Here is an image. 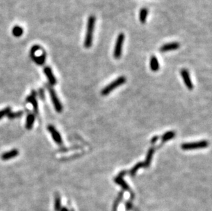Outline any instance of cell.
Returning a JSON list of instances; mask_svg holds the SVG:
<instances>
[{
    "label": "cell",
    "instance_id": "cell-1",
    "mask_svg": "<svg viewBox=\"0 0 212 211\" xmlns=\"http://www.w3.org/2000/svg\"><path fill=\"white\" fill-rule=\"evenodd\" d=\"M95 17L91 15L89 17L87 25V32L85 35L84 46L85 48H90L93 44V32H94Z\"/></svg>",
    "mask_w": 212,
    "mask_h": 211
},
{
    "label": "cell",
    "instance_id": "cell-2",
    "mask_svg": "<svg viewBox=\"0 0 212 211\" xmlns=\"http://www.w3.org/2000/svg\"><path fill=\"white\" fill-rule=\"evenodd\" d=\"M126 81V77L124 76H120L119 78H117L116 80L113 81L111 83H110L109 85H107L106 87H104L102 91H101V95L106 96L111 93V91H113L115 89H116L117 87H119L122 84H123L124 83H125Z\"/></svg>",
    "mask_w": 212,
    "mask_h": 211
},
{
    "label": "cell",
    "instance_id": "cell-3",
    "mask_svg": "<svg viewBox=\"0 0 212 211\" xmlns=\"http://www.w3.org/2000/svg\"><path fill=\"white\" fill-rule=\"evenodd\" d=\"M125 40V35L123 33H120L118 34L115 42L114 52H113V56L115 59H119L122 56V46Z\"/></svg>",
    "mask_w": 212,
    "mask_h": 211
},
{
    "label": "cell",
    "instance_id": "cell-4",
    "mask_svg": "<svg viewBox=\"0 0 212 211\" xmlns=\"http://www.w3.org/2000/svg\"><path fill=\"white\" fill-rule=\"evenodd\" d=\"M209 143L207 140H200L197 142L187 143L181 145V149L183 150H192L195 149H201L205 148L208 147Z\"/></svg>",
    "mask_w": 212,
    "mask_h": 211
},
{
    "label": "cell",
    "instance_id": "cell-5",
    "mask_svg": "<svg viewBox=\"0 0 212 211\" xmlns=\"http://www.w3.org/2000/svg\"><path fill=\"white\" fill-rule=\"evenodd\" d=\"M48 89H49L50 97H51V100L54 104V108H55L57 113H61L63 111V106L61 103L60 102V101H59V99L58 98L56 92L54 91V90L51 87H48Z\"/></svg>",
    "mask_w": 212,
    "mask_h": 211
},
{
    "label": "cell",
    "instance_id": "cell-6",
    "mask_svg": "<svg viewBox=\"0 0 212 211\" xmlns=\"http://www.w3.org/2000/svg\"><path fill=\"white\" fill-rule=\"evenodd\" d=\"M181 75L182 76L183 82H184L187 89L189 90H192V89H193V84H192L191 78H190L189 71L187 69H183L181 71Z\"/></svg>",
    "mask_w": 212,
    "mask_h": 211
},
{
    "label": "cell",
    "instance_id": "cell-7",
    "mask_svg": "<svg viewBox=\"0 0 212 211\" xmlns=\"http://www.w3.org/2000/svg\"><path fill=\"white\" fill-rule=\"evenodd\" d=\"M48 130L51 134L52 137L53 138V140L58 145H61L63 143L62 138H61V136L60 135V133L56 130V129L52 126H48Z\"/></svg>",
    "mask_w": 212,
    "mask_h": 211
},
{
    "label": "cell",
    "instance_id": "cell-8",
    "mask_svg": "<svg viewBox=\"0 0 212 211\" xmlns=\"http://www.w3.org/2000/svg\"><path fill=\"white\" fill-rule=\"evenodd\" d=\"M180 47V43L178 42H172L166 43L160 47L161 52H166L172 50H176Z\"/></svg>",
    "mask_w": 212,
    "mask_h": 211
},
{
    "label": "cell",
    "instance_id": "cell-9",
    "mask_svg": "<svg viewBox=\"0 0 212 211\" xmlns=\"http://www.w3.org/2000/svg\"><path fill=\"white\" fill-rule=\"evenodd\" d=\"M43 71L46 76L48 81H49L50 84L51 85H55L56 84V78L54 77L53 72H52L51 68L50 67H45L43 69Z\"/></svg>",
    "mask_w": 212,
    "mask_h": 211
},
{
    "label": "cell",
    "instance_id": "cell-10",
    "mask_svg": "<svg viewBox=\"0 0 212 211\" xmlns=\"http://www.w3.org/2000/svg\"><path fill=\"white\" fill-rule=\"evenodd\" d=\"M19 151L17 149H13L9 151H6V152L2 154L1 156V160H8L12 159L13 158L17 157L19 155Z\"/></svg>",
    "mask_w": 212,
    "mask_h": 211
},
{
    "label": "cell",
    "instance_id": "cell-11",
    "mask_svg": "<svg viewBox=\"0 0 212 211\" xmlns=\"http://www.w3.org/2000/svg\"><path fill=\"white\" fill-rule=\"evenodd\" d=\"M27 102L30 103L33 106L34 111L36 113H38V103H37L36 99V93L34 91H32L31 95L29 97H28Z\"/></svg>",
    "mask_w": 212,
    "mask_h": 211
},
{
    "label": "cell",
    "instance_id": "cell-12",
    "mask_svg": "<svg viewBox=\"0 0 212 211\" xmlns=\"http://www.w3.org/2000/svg\"><path fill=\"white\" fill-rule=\"evenodd\" d=\"M150 67L152 71L156 72L159 69V60L156 56H151L150 60Z\"/></svg>",
    "mask_w": 212,
    "mask_h": 211
},
{
    "label": "cell",
    "instance_id": "cell-13",
    "mask_svg": "<svg viewBox=\"0 0 212 211\" xmlns=\"http://www.w3.org/2000/svg\"><path fill=\"white\" fill-rule=\"evenodd\" d=\"M154 152V148H151L149 149V150H148L147 155H146V160L145 162H144V167H149L150 163H151L152 159V156H153Z\"/></svg>",
    "mask_w": 212,
    "mask_h": 211
},
{
    "label": "cell",
    "instance_id": "cell-14",
    "mask_svg": "<svg viewBox=\"0 0 212 211\" xmlns=\"http://www.w3.org/2000/svg\"><path fill=\"white\" fill-rule=\"evenodd\" d=\"M34 121H35V116L33 114H30L27 116L26 118V124H25V127L26 129L28 130H30L33 127Z\"/></svg>",
    "mask_w": 212,
    "mask_h": 211
},
{
    "label": "cell",
    "instance_id": "cell-15",
    "mask_svg": "<svg viewBox=\"0 0 212 211\" xmlns=\"http://www.w3.org/2000/svg\"><path fill=\"white\" fill-rule=\"evenodd\" d=\"M32 60H33L35 63H36L37 65H43L44 64L45 59H46V55H45V53L43 52L42 54L40 55L39 56H34L31 57Z\"/></svg>",
    "mask_w": 212,
    "mask_h": 211
},
{
    "label": "cell",
    "instance_id": "cell-16",
    "mask_svg": "<svg viewBox=\"0 0 212 211\" xmlns=\"http://www.w3.org/2000/svg\"><path fill=\"white\" fill-rule=\"evenodd\" d=\"M115 182H116V184H119L122 186V188H123L124 191H129L130 188L127 184L126 183V182L124 181L122 178V177L119 176V175H117V176L115 178Z\"/></svg>",
    "mask_w": 212,
    "mask_h": 211
},
{
    "label": "cell",
    "instance_id": "cell-17",
    "mask_svg": "<svg viewBox=\"0 0 212 211\" xmlns=\"http://www.w3.org/2000/svg\"><path fill=\"white\" fill-rule=\"evenodd\" d=\"M148 10L147 8H141L140 11H139V21H140L141 23H145L146 22V19H147V17H148Z\"/></svg>",
    "mask_w": 212,
    "mask_h": 211
},
{
    "label": "cell",
    "instance_id": "cell-18",
    "mask_svg": "<svg viewBox=\"0 0 212 211\" xmlns=\"http://www.w3.org/2000/svg\"><path fill=\"white\" fill-rule=\"evenodd\" d=\"M174 137H175V132L173 131H169L165 132L164 135L161 137V140H162L163 142H165L172 139V138H174Z\"/></svg>",
    "mask_w": 212,
    "mask_h": 211
},
{
    "label": "cell",
    "instance_id": "cell-19",
    "mask_svg": "<svg viewBox=\"0 0 212 211\" xmlns=\"http://www.w3.org/2000/svg\"><path fill=\"white\" fill-rule=\"evenodd\" d=\"M144 167V162H138V163H137L134 167H133L132 169H130V174L131 176H134V175H135V174H136V173H137V171H138L140 168Z\"/></svg>",
    "mask_w": 212,
    "mask_h": 211
},
{
    "label": "cell",
    "instance_id": "cell-20",
    "mask_svg": "<svg viewBox=\"0 0 212 211\" xmlns=\"http://www.w3.org/2000/svg\"><path fill=\"white\" fill-rule=\"evenodd\" d=\"M61 208V199L58 194L56 195L55 200H54V210L55 211H60Z\"/></svg>",
    "mask_w": 212,
    "mask_h": 211
},
{
    "label": "cell",
    "instance_id": "cell-21",
    "mask_svg": "<svg viewBox=\"0 0 212 211\" xmlns=\"http://www.w3.org/2000/svg\"><path fill=\"white\" fill-rule=\"evenodd\" d=\"M23 28L20 26H15L12 29V34L16 37H20L23 34Z\"/></svg>",
    "mask_w": 212,
    "mask_h": 211
},
{
    "label": "cell",
    "instance_id": "cell-22",
    "mask_svg": "<svg viewBox=\"0 0 212 211\" xmlns=\"http://www.w3.org/2000/svg\"><path fill=\"white\" fill-rule=\"evenodd\" d=\"M22 115H23L22 111H17V112H15V113H13V112H10V113L7 115V116L8 119H17V118L21 117Z\"/></svg>",
    "mask_w": 212,
    "mask_h": 211
},
{
    "label": "cell",
    "instance_id": "cell-23",
    "mask_svg": "<svg viewBox=\"0 0 212 211\" xmlns=\"http://www.w3.org/2000/svg\"><path fill=\"white\" fill-rule=\"evenodd\" d=\"M11 112V108L10 107H7L6 108L2 109L0 111V119H1L4 116H7L8 113Z\"/></svg>",
    "mask_w": 212,
    "mask_h": 211
},
{
    "label": "cell",
    "instance_id": "cell-24",
    "mask_svg": "<svg viewBox=\"0 0 212 211\" xmlns=\"http://www.w3.org/2000/svg\"><path fill=\"white\" fill-rule=\"evenodd\" d=\"M158 139H159V137H157V136H155V137H154L153 138H152L151 140H150V143H151L152 144H154L157 141V140H158Z\"/></svg>",
    "mask_w": 212,
    "mask_h": 211
},
{
    "label": "cell",
    "instance_id": "cell-25",
    "mask_svg": "<svg viewBox=\"0 0 212 211\" xmlns=\"http://www.w3.org/2000/svg\"><path fill=\"white\" fill-rule=\"evenodd\" d=\"M39 93H40V97H41V99H43H43H44V97H45V95H44V91H43V89H40V90H39Z\"/></svg>",
    "mask_w": 212,
    "mask_h": 211
},
{
    "label": "cell",
    "instance_id": "cell-26",
    "mask_svg": "<svg viewBox=\"0 0 212 211\" xmlns=\"http://www.w3.org/2000/svg\"><path fill=\"white\" fill-rule=\"evenodd\" d=\"M126 209H127V210H130L131 208V207H132V204H131L130 202H128V203L126 204Z\"/></svg>",
    "mask_w": 212,
    "mask_h": 211
},
{
    "label": "cell",
    "instance_id": "cell-27",
    "mask_svg": "<svg viewBox=\"0 0 212 211\" xmlns=\"http://www.w3.org/2000/svg\"><path fill=\"white\" fill-rule=\"evenodd\" d=\"M60 211H69V210L67 209L66 207H63V208H60Z\"/></svg>",
    "mask_w": 212,
    "mask_h": 211
}]
</instances>
